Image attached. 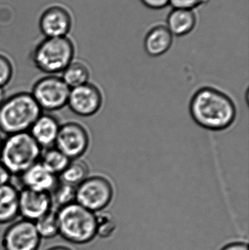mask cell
I'll use <instances>...</instances> for the list:
<instances>
[{
  "label": "cell",
  "mask_w": 249,
  "mask_h": 250,
  "mask_svg": "<svg viewBox=\"0 0 249 250\" xmlns=\"http://www.w3.org/2000/svg\"><path fill=\"white\" fill-rule=\"evenodd\" d=\"M192 118L201 127L222 131L233 124L236 118L235 104L226 94L214 88L197 90L190 105Z\"/></svg>",
  "instance_id": "6da1fadb"
},
{
  "label": "cell",
  "mask_w": 249,
  "mask_h": 250,
  "mask_svg": "<svg viewBox=\"0 0 249 250\" xmlns=\"http://www.w3.org/2000/svg\"><path fill=\"white\" fill-rule=\"evenodd\" d=\"M42 113L30 92L14 94L0 105V131L7 135L29 132Z\"/></svg>",
  "instance_id": "7a4b0ae2"
},
{
  "label": "cell",
  "mask_w": 249,
  "mask_h": 250,
  "mask_svg": "<svg viewBox=\"0 0 249 250\" xmlns=\"http://www.w3.org/2000/svg\"><path fill=\"white\" fill-rule=\"evenodd\" d=\"M59 235L70 243L86 245L96 236V214L77 203L57 211Z\"/></svg>",
  "instance_id": "3957f363"
},
{
  "label": "cell",
  "mask_w": 249,
  "mask_h": 250,
  "mask_svg": "<svg viewBox=\"0 0 249 250\" xmlns=\"http://www.w3.org/2000/svg\"><path fill=\"white\" fill-rule=\"evenodd\" d=\"M42 151L29 132L13 134L3 141L0 161L13 176H19L39 162Z\"/></svg>",
  "instance_id": "277c9868"
},
{
  "label": "cell",
  "mask_w": 249,
  "mask_h": 250,
  "mask_svg": "<svg viewBox=\"0 0 249 250\" xmlns=\"http://www.w3.org/2000/svg\"><path fill=\"white\" fill-rule=\"evenodd\" d=\"M75 47L70 38H46L32 53V62L39 71L58 76L73 61Z\"/></svg>",
  "instance_id": "5b68a950"
},
{
  "label": "cell",
  "mask_w": 249,
  "mask_h": 250,
  "mask_svg": "<svg viewBox=\"0 0 249 250\" xmlns=\"http://www.w3.org/2000/svg\"><path fill=\"white\" fill-rule=\"evenodd\" d=\"M70 92L61 76L46 75L35 82L30 93L42 111L54 112L67 106Z\"/></svg>",
  "instance_id": "8992f818"
},
{
  "label": "cell",
  "mask_w": 249,
  "mask_h": 250,
  "mask_svg": "<svg viewBox=\"0 0 249 250\" xmlns=\"http://www.w3.org/2000/svg\"><path fill=\"white\" fill-rule=\"evenodd\" d=\"M114 195L111 182L102 176L87 177L76 188V202L92 212L106 208Z\"/></svg>",
  "instance_id": "52a82bcc"
},
{
  "label": "cell",
  "mask_w": 249,
  "mask_h": 250,
  "mask_svg": "<svg viewBox=\"0 0 249 250\" xmlns=\"http://www.w3.org/2000/svg\"><path fill=\"white\" fill-rule=\"evenodd\" d=\"M89 136L84 126L75 122L61 125L54 146L70 160L80 159L87 151Z\"/></svg>",
  "instance_id": "ba28073f"
},
{
  "label": "cell",
  "mask_w": 249,
  "mask_h": 250,
  "mask_svg": "<svg viewBox=\"0 0 249 250\" xmlns=\"http://www.w3.org/2000/svg\"><path fill=\"white\" fill-rule=\"evenodd\" d=\"M41 239L35 223L21 219L7 228L1 245L4 250H38Z\"/></svg>",
  "instance_id": "9c48e42d"
},
{
  "label": "cell",
  "mask_w": 249,
  "mask_h": 250,
  "mask_svg": "<svg viewBox=\"0 0 249 250\" xmlns=\"http://www.w3.org/2000/svg\"><path fill=\"white\" fill-rule=\"evenodd\" d=\"M102 95L97 86L87 83L70 89L67 106L79 117H89L100 109Z\"/></svg>",
  "instance_id": "30bf717a"
},
{
  "label": "cell",
  "mask_w": 249,
  "mask_h": 250,
  "mask_svg": "<svg viewBox=\"0 0 249 250\" xmlns=\"http://www.w3.org/2000/svg\"><path fill=\"white\" fill-rule=\"evenodd\" d=\"M53 210L51 195L21 188L19 193V214L22 219L35 222Z\"/></svg>",
  "instance_id": "8fae6325"
},
{
  "label": "cell",
  "mask_w": 249,
  "mask_h": 250,
  "mask_svg": "<svg viewBox=\"0 0 249 250\" xmlns=\"http://www.w3.org/2000/svg\"><path fill=\"white\" fill-rule=\"evenodd\" d=\"M71 26V16L68 10L61 6L48 7L39 19V29L46 38L66 37Z\"/></svg>",
  "instance_id": "7c38bea8"
},
{
  "label": "cell",
  "mask_w": 249,
  "mask_h": 250,
  "mask_svg": "<svg viewBox=\"0 0 249 250\" xmlns=\"http://www.w3.org/2000/svg\"><path fill=\"white\" fill-rule=\"evenodd\" d=\"M20 178L22 188L50 193L58 183V177L48 171L39 162L31 166Z\"/></svg>",
  "instance_id": "4fadbf2b"
},
{
  "label": "cell",
  "mask_w": 249,
  "mask_h": 250,
  "mask_svg": "<svg viewBox=\"0 0 249 250\" xmlns=\"http://www.w3.org/2000/svg\"><path fill=\"white\" fill-rule=\"evenodd\" d=\"M61 125L54 116L41 114L29 130V133L42 149L54 146Z\"/></svg>",
  "instance_id": "5bb4252c"
},
{
  "label": "cell",
  "mask_w": 249,
  "mask_h": 250,
  "mask_svg": "<svg viewBox=\"0 0 249 250\" xmlns=\"http://www.w3.org/2000/svg\"><path fill=\"white\" fill-rule=\"evenodd\" d=\"M172 43V35L167 26L159 25L152 28L144 41V48L151 57L163 55L171 48Z\"/></svg>",
  "instance_id": "9a60e30c"
},
{
  "label": "cell",
  "mask_w": 249,
  "mask_h": 250,
  "mask_svg": "<svg viewBox=\"0 0 249 250\" xmlns=\"http://www.w3.org/2000/svg\"><path fill=\"white\" fill-rule=\"evenodd\" d=\"M19 193L11 183L0 186V225L12 223L19 215Z\"/></svg>",
  "instance_id": "2e32d148"
},
{
  "label": "cell",
  "mask_w": 249,
  "mask_h": 250,
  "mask_svg": "<svg viewBox=\"0 0 249 250\" xmlns=\"http://www.w3.org/2000/svg\"><path fill=\"white\" fill-rule=\"evenodd\" d=\"M196 21V16L192 10L173 8L167 19V28L172 35L184 36L193 30Z\"/></svg>",
  "instance_id": "e0dca14e"
},
{
  "label": "cell",
  "mask_w": 249,
  "mask_h": 250,
  "mask_svg": "<svg viewBox=\"0 0 249 250\" xmlns=\"http://www.w3.org/2000/svg\"><path fill=\"white\" fill-rule=\"evenodd\" d=\"M71 160L55 146L42 149L39 162L52 174L58 177Z\"/></svg>",
  "instance_id": "ac0fdd59"
},
{
  "label": "cell",
  "mask_w": 249,
  "mask_h": 250,
  "mask_svg": "<svg viewBox=\"0 0 249 250\" xmlns=\"http://www.w3.org/2000/svg\"><path fill=\"white\" fill-rule=\"evenodd\" d=\"M90 72L81 62L73 61L61 73V78L70 89L89 83Z\"/></svg>",
  "instance_id": "d6986e66"
},
{
  "label": "cell",
  "mask_w": 249,
  "mask_h": 250,
  "mask_svg": "<svg viewBox=\"0 0 249 250\" xmlns=\"http://www.w3.org/2000/svg\"><path fill=\"white\" fill-rule=\"evenodd\" d=\"M88 174L89 167L86 162L77 159L70 161L58 179L60 182L77 188L88 177Z\"/></svg>",
  "instance_id": "ffe728a7"
},
{
  "label": "cell",
  "mask_w": 249,
  "mask_h": 250,
  "mask_svg": "<svg viewBox=\"0 0 249 250\" xmlns=\"http://www.w3.org/2000/svg\"><path fill=\"white\" fill-rule=\"evenodd\" d=\"M50 195L53 209L57 211L65 206L76 202V188L58 181L55 188L50 192Z\"/></svg>",
  "instance_id": "44dd1931"
},
{
  "label": "cell",
  "mask_w": 249,
  "mask_h": 250,
  "mask_svg": "<svg viewBox=\"0 0 249 250\" xmlns=\"http://www.w3.org/2000/svg\"><path fill=\"white\" fill-rule=\"evenodd\" d=\"M35 227L41 239H54L59 235L58 219L57 211H52L37 220L35 223Z\"/></svg>",
  "instance_id": "7402d4cb"
},
{
  "label": "cell",
  "mask_w": 249,
  "mask_h": 250,
  "mask_svg": "<svg viewBox=\"0 0 249 250\" xmlns=\"http://www.w3.org/2000/svg\"><path fill=\"white\" fill-rule=\"evenodd\" d=\"M96 236L101 239L111 237L116 229V223L113 216L108 212H101L96 214Z\"/></svg>",
  "instance_id": "603a6c76"
},
{
  "label": "cell",
  "mask_w": 249,
  "mask_h": 250,
  "mask_svg": "<svg viewBox=\"0 0 249 250\" xmlns=\"http://www.w3.org/2000/svg\"><path fill=\"white\" fill-rule=\"evenodd\" d=\"M13 76V66L6 56L0 54V88H5Z\"/></svg>",
  "instance_id": "cb8c5ba5"
},
{
  "label": "cell",
  "mask_w": 249,
  "mask_h": 250,
  "mask_svg": "<svg viewBox=\"0 0 249 250\" xmlns=\"http://www.w3.org/2000/svg\"><path fill=\"white\" fill-rule=\"evenodd\" d=\"M206 0H170V4L173 8L192 10L205 2Z\"/></svg>",
  "instance_id": "d4e9b609"
},
{
  "label": "cell",
  "mask_w": 249,
  "mask_h": 250,
  "mask_svg": "<svg viewBox=\"0 0 249 250\" xmlns=\"http://www.w3.org/2000/svg\"><path fill=\"white\" fill-rule=\"evenodd\" d=\"M143 4L151 9L159 10L170 4V0H141Z\"/></svg>",
  "instance_id": "484cf974"
},
{
  "label": "cell",
  "mask_w": 249,
  "mask_h": 250,
  "mask_svg": "<svg viewBox=\"0 0 249 250\" xmlns=\"http://www.w3.org/2000/svg\"><path fill=\"white\" fill-rule=\"evenodd\" d=\"M13 175L0 161V186L11 183Z\"/></svg>",
  "instance_id": "4316f807"
},
{
  "label": "cell",
  "mask_w": 249,
  "mask_h": 250,
  "mask_svg": "<svg viewBox=\"0 0 249 250\" xmlns=\"http://www.w3.org/2000/svg\"><path fill=\"white\" fill-rule=\"evenodd\" d=\"M222 250H249V247L244 242H235L227 245Z\"/></svg>",
  "instance_id": "83f0119b"
},
{
  "label": "cell",
  "mask_w": 249,
  "mask_h": 250,
  "mask_svg": "<svg viewBox=\"0 0 249 250\" xmlns=\"http://www.w3.org/2000/svg\"><path fill=\"white\" fill-rule=\"evenodd\" d=\"M5 88H0V105L5 101L6 99Z\"/></svg>",
  "instance_id": "f1b7e54d"
},
{
  "label": "cell",
  "mask_w": 249,
  "mask_h": 250,
  "mask_svg": "<svg viewBox=\"0 0 249 250\" xmlns=\"http://www.w3.org/2000/svg\"><path fill=\"white\" fill-rule=\"evenodd\" d=\"M46 250H73L71 248H68L66 246H61V245H58V246L52 247V248H49V249Z\"/></svg>",
  "instance_id": "f546056e"
},
{
  "label": "cell",
  "mask_w": 249,
  "mask_h": 250,
  "mask_svg": "<svg viewBox=\"0 0 249 250\" xmlns=\"http://www.w3.org/2000/svg\"><path fill=\"white\" fill-rule=\"evenodd\" d=\"M3 141H4V138H2V137L0 135V154H1V148H2Z\"/></svg>",
  "instance_id": "4dcf8cb0"
}]
</instances>
